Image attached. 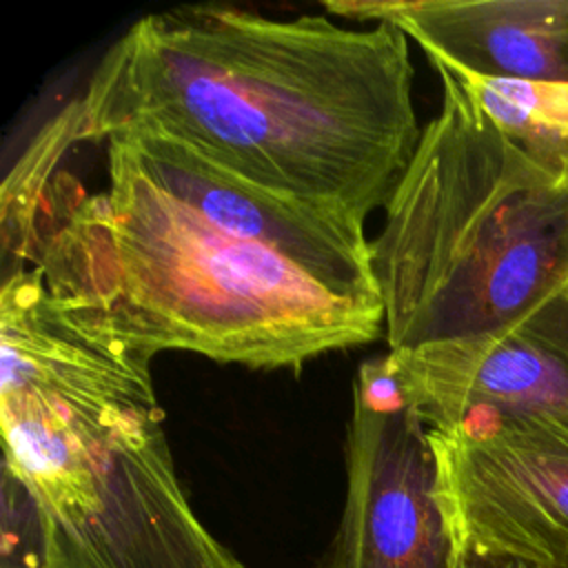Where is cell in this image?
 <instances>
[{"instance_id":"cell-1","label":"cell","mask_w":568,"mask_h":568,"mask_svg":"<svg viewBox=\"0 0 568 568\" xmlns=\"http://www.w3.org/2000/svg\"><path fill=\"white\" fill-rule=\"evenodd\" d=\"M408 36L326 13L237 7L142 16L95 64L80 142L173 138L273 193L359 222L384 209L417 146Z\"/></svg>"},{"instance_id":"cell-8","label":"cell","mask_w":568,"mask_h":568,"mask_svg":"<svg viewBox=\"0 0 568 568\" xmlns=\"http://www.w3.org/2000/svg\"><path fill=\"white\" fill-rule=\"evenodd\" d=\"M430 62L446 67L506 138L568 186V82L490 78Z\"/></svg>"},{"instance_id":"cell-10","label":"cell","mask_w":568,"mask_h":568,"mask_svg":"<svg viewBox=\"0 0 568 568\" xmlns=\"http://www.w3.org/2000/svg\"><path fill=\"white\" fill-rule=\"evenodd\" d=\"M0 568H58L44 513L29 488L2 468Z\"/></svg>"},{"instance_id":"cell-5","label":"cell","mask_w":568,"mask_h":568,"mask_svg":"<svg viewBox=\"0 0 568 568\" xmlns=\"http://www.w3.org/2000/svg\"><path fill=\"white\" fill-rule=\"evenodd\" d=\"M344 453V510L320 568H453L428 430L388 355L357 368Z\"/></svg>"},{"instance_id":"cell-12","label":"cell","mask_w":568,"mask_h":568,"mask_svg":"<svg viewBox=\"0 0 568 568\" xmlns=\"http://www.w3.org/2000/svg\"><path fill=\"white\" fill-rule=\"evenodd\" d=\"M453 568H541L513 557L477 552L470 548H453Z\"/></svg>"},{"instance_id":"cell-11","label":"cell","mask_w":568,"mask_h":568,"mask_svg":"<svg viewBox=\"0 0 568 568\" xmlns=\"http://www.w3.org/2000/svg\"><path fill=\"white\" fill-rule=\"evenodd\" d=\"M517 328H521L568 366V286L537 308Z\"/></svg>"},{"instance_id":"cell-4","label":"cell","mask_w":568,"mask_h":568,"mask_svg":"<svg viewBox=\"0 0 568 568\" xmlns=\"http://www.w3.org/2000/svg\"><path fill=\"white\" fill-rule=\"evenodd\" d=\"M426 430L453 548L568 568V417L473 413Z\"/></svg>"},{"instance_id":"cell-7","label":"cell","mask_w":568,"mask_h":568,"mask_svg":"<svg viewBox=\"0 0 568 568\" xmlns=\"http://www.w3.org/2000/svg\"><path fill=\"white\" fill-rule=\"evenodd\" d=\"M386 355L426 428L473 413L568 417V366L521 328Z\"/></svg>"},{"instance_id":"cell-6","label":"cell","mask_w":568,"mask_h":568,"mask_svg":"<svg viewBox=\"0 0 568 568\" xmlns=\"http://www.w3.org/2000/svg\"><path fill=\"white\" fill-rule=\"evenodd\" d=\"M328 16L399 27L428 60L490 78L568 82V0L324 2Z\"/></svg>"},{"instance_id":"cell-2","label":"cell","mask_w":568,"mask_h":568,"mask_svg":"<svg viewBox=\"0 0 568 568\" xmlns=\"http://www.w3.org/2000/svg\"><path fill=\"white\" fill-rule=\"evenodd\" d=\"M106 169L98 193L58 173L31 264L80 328L146 357L186 351L293 373L379 337V300L335 288L209 222L166 193L120 138L106 140Z\"/></svg>"},{"instance_id":"cell-3","label":"cell","mask_w":568,"mask_h":568,"mask_svg":"<svg viewBox=\"0 0 568 568\" xmlns=\"http://www.w3.org/2000/svg\"><path fill=\"white\" fill-rule=\"evenodd\" d=\"M433 67L439 109L371 240L395 353L517 328L568 286V186Z\"/></svg>"},{"instance_id":"cell-9","label":"cell","mask_w":568,"mask_h":568,"mask_svg":"<svg viewBox=\"0 0 568 568\" xmlns=\"http://www.w3.org/2000/svg\"><path fill=\"white\" fill-rule=\"evenodd\" d=\"M75 144H80L78 98L44 122L4 178L0 193L2 277L33 264L40 220L58 178V166Z\"/></svg>"}]
</instances>
